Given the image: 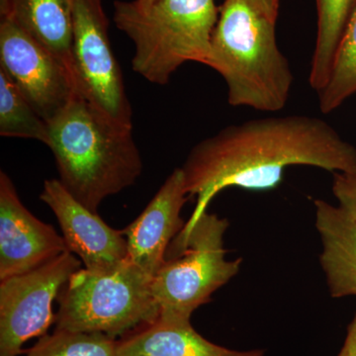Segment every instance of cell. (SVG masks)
<instances>
[{
  "label": "cell",
  "instance_id": "cell-1",
  "mask_svg": "<svg viewBox=\"0 0 356 356\" xmlns=\"http://www.w3.org/2000/svg\"><path fill=\"white\" fill-rule=\"evenodd\" d=\"M295 165L356 175V147L327 122L307 115L245 121L201 140L180 168L189 198L196 197L180 233H187L224 189L273 191Z\"/></svg>",
  "mask_w": 356,
  "mask_h": 356
},
{
  "label": "cell",
  "instance_id": "cell-2",
  "mask_svg": "<svg viewBox=\"0 0 356 356\" xmlns=\"http://www.w3.org/2000/svg\"><path fill=\"white\" fill-rule=\"evenodd\" d=\"M58 180L70 195L97 213L102 201L135 184L143 170L133 129L107 119L81 95L48 122Z\"/></svg>",
  "mask_w": 356,
  "mask_h": 356
},
{
  "label": "cell",
  "instance_id": "cell-3",
  "mask_svg": "<svg viewBox=\"0 0 356 356\" xmlns=\"http://www.w3.org/2000/svg\"><path fill=\"white\" fill-rule=\"evenodd\" d=\"M275 23L250 0L220 6L207 65L224 79L232 106L276 112L286 105L294 76L278 48Z\"/></svg>",
  "mask_w": 356,
  "mask_h": 356
},
{
  "label": "cell",
  "instance_id": "cell-4",
  "mask_svg": "<svg viewBox=\"0 0 356 356\" xmlns=\"http://www.w3.org/2000/svg\"><path fill=\"white\" fill-rule=\"evenodd\" d=\"M219 8L215 0H156L144 10L115 1V24L135 44L134 72L165 86L185 63L207 65Z\"/></svg>",
  "mask_w": 356,
  "mask_h": 356
},
{
  "label": "cell",
  "instance_id": "cell-5",
  "mask_svg": "<svg viewBox=\"0 0 356 356\" xmlns=\"http://www.w3.org/2000/svg\"><path fill=\"white\" fill-rule=\"evenodd\" d=\"M152 281L129 259L108 271L79 269L58 296L56 329L130 334L159 316Z\"/></svg>",
  "mask_w": 356,
  "mask_h": 356
},
{
  "label": "cell",
  "instance_id": "cell-6",
  "mask_svg": "<svg viewBox=\"0 0 356 356\" xmlns=\"http://www.w3.org/2000/svg\"><path fill=\"white\" fill-rule=\"evenodd\" d=\"M228 228L226 218L206 211L187 233L175 236L152 281L159 318L191 322L193 312L238 273L243 259H226L224 236Z\"/></svg>",
  "mask_w": 356,
  "mask_h": 356
},
{
  "label": "cell",
  "instance_id": "cell-7",
  "mask_svg": "<svg viewBox=\"0 0 356 356\" xmlns=\"http://www.w3.org/2000/svg\"><path fill=\"white\" fill-rule=\"evenodd\" d=\"M72 20V50L79 91L100 113L133 129V112L108 35L102 0H67Z\"/></svg>",
  "mask_w": 356,
  "mask_h": 356
},
{
  "label": "cell",
  "instance_id": "cell-8",
  "mask_svg": "<svg viewBox=\"0 0 356 356\" xmlns=\"http://www.w3.org/2000/svg\"><path fill=\"white\" fill-rule=\"evenodd\" d=\"M81 261L70 250L0 283V356H18L25 343L56 322L53 303Z\"/></svg>",
  "mask_w": 356,
  "mask_h": 356
},
{
  "label": "cell",
  "instance_id": "cell-9",
  "mask_svg": "<svg viewBox=\"0 0 356 356\" xmlns=\"http://www.w3.org/2000/svg\"><path fill=\"white\" fill-rule=\"evenodd\" d=\"M0 69L47 123L81 95L67 67L8 18L0 23Z\"/></svg>",
  "mask_w": 356,
  "mask_h": 356
},
{
  "label": "cell",
  "instance_id": "cell-10",
  "mask_svg": "<svg viewBox=\"0 0 356 356\" xmlns=\"http://www.w3.org/2000/svg\"><path fill=\"white\" fill-rule=\"evenodd\" d=\"M67 250L64 238L23 205L13 180L0 172V280L28 273Z\"/></svg>",
  "mask_w": 356,
  "mask_h": 356
},
{
  "label": "cell",
  "instance_id": "cell-11",
  "mask_svg": "<svg viewBox=\"0 0 356 356\" xmlns=\"http://www.w3.org/2000/svg\"><path fill=\"white\" fill-rule=\"evenodd\" d=\"M40 199L57 217L67 250L90 271H108L128 259L123 231L108 226L65 191L58 179L44 182Z\"/></svg>",
  "mask_w": 356,
  "mask_h": 356
},
{
  "label": "cell",
  "instance_id": "cell-12",
  "mask_svg": "<svg viewBox=\"0 0 356 356\" xmlns=\"http://www.w3.org/2000/svg\"><path fill=\"white\" fill-rule=\"evenodd\" d=\"M188 198L184 172L175 168L140 216L122 229L129 261L151 280L165 262L170 243L184 228L180 214Z\"/></svg>",
  "mask_w": 356,
  "mask_h": 356
},
{
  "label": "cell",
  "instance_id": "cell-13",
  "mask_svg": "<svg viewBox=\"0 0 356 356\" xmlns=\"http://www.w3.org/2000/svg\"><path fill=\"white\" fill-rule=\"evenodd\" d=\"M320 264L332 298L356 296V222L339 206L314 201Z\"/></svg>",
  "mask_w": 356,
  "mask_h": 356
},
{
  "label": "cell",
  "instance_id": "cell-14",
  "mask_svg": "<svg viewBox=\"0 0 356 356\" xmlns=\"http://www.w3.org/2000/svg\"><path fill=\"white\" fill-rule=\"evenodd\" d=\"M264 350H235L201 336L191 322L156 318L118 341L117 356H264Z\"/></svg>",
  "mask_w": 356,
  "mask_h": 356
},
{
  "label": "cell",
  "instance_id": "cell-15",
  "mask_svg": "<svg viewBox=\"0 0 356 356\" xmlns=\"http://www.w3.org/2000/svg\"><path fill=\"white\" fill-rule=\"evenodd\" d=\"M0 14L55 55L67 67L79 88L72 50V13L67 0H0Z\"/></svg>",
  "mask_w": 356,
  "mask_h": 356
},
{
  "label": "cell",
  "instance_id": "cell-16",
  "mask_svg": "<svg viewBox=\"0 0 356 356\" xmlns=\"http://www.w3.org/2000/svg\"><path fill=\"white\" fill-rule=\"evenodd\" d=\"M355 7L356 0H317V41L309 76L311 88L317 92L329 79L337 48Z\"/></svg>",
  "mask_w": 356,
  "mask_h": 356
},
{
  "label": "cell",
  "instance_id": "cell-17",
  "mask_svg": "<svg viewBox=\"0 0 356 356\" xmlns=\"http://www.w3.org/2000/svg\"><path fill=\"white\" fill-rule=\"evenodd\" d=\"M0 135L48 144L49 125L3 70L0 69Z\"/></svg>",
  "mask_w": 356,
  "mask_h": 356
},
{
  "label": "cell",
  "instance_id": "cell-18",
  "mask_svg": "<svg viewBox=\"0 0 356 356\" xmlns=\"http://www.w3.org/2000/svg\"><path fill=\"white\" fill-rule=\"evenodd\" d=\"M356 93V7L337 48L329 79L318 91V106L329 114Z\"/></svg>",
  "mask_w": 356,
  "mask_h": 356
},
{
  "label": "cell",
  "instance_id": "cell-19",
  "mask_svg": "<svg viewBox=\"0 0 356 356\" xmlns=\"http://www.w3.org/2000/svg\"><path fill=\"white\" fill-rule=\"evenodd\" d=\"M118 341L98 332L55 330L40 337L26 356H117Z\"/></svg>",
  "mask_w": 356,
  "mask_h": 356
},
{
  "label": "cell",
  "instance_id": "cell-20",
  "mask_svg": "<svg viewBox=\"0 0 356 356\" xmlns=\"http://www.w3.org/2000/svg\"><path fill=\"white\" fill-rule=\"evenodd\" d=\"M332 193L339 207L356 222V175L332 173Z\"/></svg>",
  "mask_w": 356,
  "mask_h": 356
},
{
  "label": "cell",
  "instance_id": "cell-21",
  "mask_svg": "<svg viewBox=\"0 0 356 356\" xmlns=\"http://www.w3.org/2000/svg\"><path fill=\"white\" fill-rule=\"evenodd\" d=\"M337 356H356V314L348 325L343 348Z\"/></svg>",
  "mask_w": 356,
  "mask_h": 356
},
{
  "label": "cell",
  "instance_id": "cell-22",
  "mask_svg": "<svg viewBox=\"0 0 356 356\" xmlns=\"http://www.w3.org/2000/svg\"><path fill=\"white\" fill-rule=\"evenodd\" d=\"M252 4L261 13L271 20L275 21L277 18L278 7H280V0H250Z\"/></svg>",
  "mask_w": 356,
  "mask_h": 356
},
{
  "label": "cell",
  "instance_id": "cell-23",
  "mask_svg": "<svg viewBox=\"0 0 356 356\" xmlns=\"http://www.w3.org/2000/svg\"><path fill=\"white\" fill-rule=\"evenodd\" d=\"M156 0H133V3L139 9H147Z\"/></svg>",
  "mask_w": 356,
  "mask_h": 356
}]
</instances>
